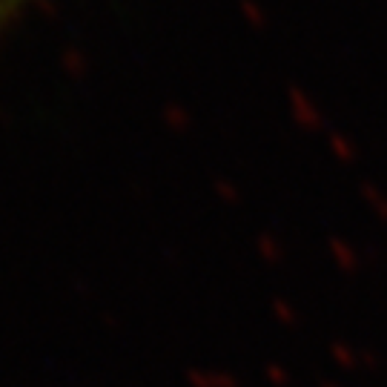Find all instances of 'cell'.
I'll use <instances>...</instances> for the list:
<instances>
[{"instance_id":"6da1fadb","label":"cell","mask_w":387,"mask_h":387,"mask_svg":"<svg viewBox=\"0 0 387 387\" xmlns=\"http://www.w3.org/2000/svg\"><path fill=\"white\" fill-rule=\"evenodd\" d=\"M32 3V0H0V38L6 35V29L12 26V23L26 12V6Z\"/></svg>"}]
</instances>
